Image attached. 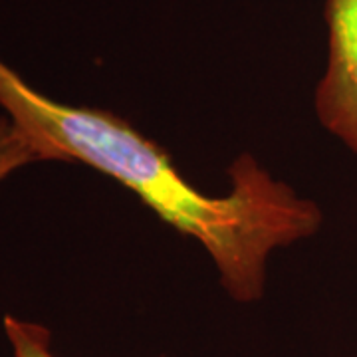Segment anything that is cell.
Segmentation results:
<instances>
[{
	"label": "cell",
	"instance_id": "1",
	"mask_svg": "<svg viewBox=\"0 0 357 357\" xmlns=\"http://www.w3.org/2000/svg\"><path fill=\"white\" fill-rule=\"evenodd\" d=\"M0 107L28 135L42 161L93 167L137 195L169 227L197 241L234 302H258L270 255L314 236L324 225L318 203L272 177L252 155H238L230 163L229 192H203L163 147L129 121L105 109L50 100L2 60Z\"/></svg>",
	"mask_w": 357,
	"mask_h": 357
},
{
	"label": "cell",
	"instance_id": "2",
	"mask_svg": "<svg viewBox=\"0 0 357 357\" xmlns=\"http://www.w3.org/2000/svg\"><path fill=\"white\" fill-rule=\"evenodd\" d=\"M328 64L316 88L321 128L357 155V0H326Z\"/></svg>",
	"mask_w": 357,
	"mask_h": 357
},
{
	"label": "cell",
	"instance_id": "3",
	"mask_svg": "<svg viewBox=\"0 0 357 357\" xmlns=\"http://www.w3.org/2000/svg\"><path fill=\"white\" fill-rule=\"evenodd\" d=\"M42 161L32 141L10 117L0 119V181L6 178L16 169Z\"/></svg>",
	"mask_w": 357,
	"mask_h": 357
},
{
	"label": "cell",
	"instance_id": "4",
	"mask_svg": "<svg viewBox=\"0 0 357 357\" xmlns=\"http://www.w3.org/2000/svg\"><path fill=\"white\" fill-rule=\"evenodd\" d=\"M4 332L13 345L14 357H56L50 347L52 333L40 324L6 316Z\"/></svg>",
	"mask_w": 357,
	"mask_h": 357
},
{
	"label": "cell",
	"instance_id": "5",
	"mask_svg": "<svg viewBox=\"0 0 357 357\" xmlns=\"http://www.w3.org/2000/svg\"><path fill=\"white\" fill-rule=\"evenodd\" d=\"M354 357H357V356H354Z\"/></svg>",
	"mask_w": 357,
	"mask_h": 357
}]
</instances>
